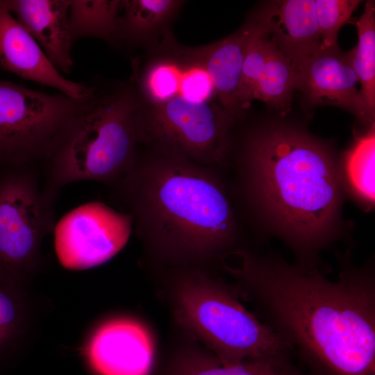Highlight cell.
<instances>
[{"mask_svg":"<svg viewBox=\"0 0 375 375\" xmlns=\"http://www.w3.org/2000/svg\"><path fill=\"white\" fill-rule=\"evenodd\" d=\"M95 86L45 159L47 180L42 191L52 205L59 190L74 182L116 186L136 159L140 104L133 85H120L107 92Z\"/></svg>","mask_w":375,"mask_h":375,"instance_id":"cell-4","label":"cell"},{"mask_svg":"<svg viewBox=\"0 0 375 375\" xmlns=\"http://www.w3.org/2000/svg\"><path fill=\"white\" fill-rule=\"evenodd\" d=\"M171 36L152 49V56L135 72L132 85L142 104L156 106L180 97L186 78L201 61L200 47H182Z\"/></svg>","mask_w":375,"mask_h":375,"instance_id":"cell-14","label":"cell"},{"mask_svg":"<svg viewBox=\"0 0 375 375\" xmlns=\"http://www.w3.org/2000/svg\"><path fill=\"white\" fill-rule=\"evenodd\" d=\"M4 3L56 69L69 74L74 65L68 22L69 0H4Z\"/></svg>","mask_w":375,"mask_h":375,"instance_id":"cell-15","label":"cell"},{"mask_svg":"<svg viewBox=\"0 0 375 375\" xmlns=\"http://www.w3.org/2000/svg\"><path fill=\"white\" fill-rule=\"evenodd\" d=\"M85 355L99 375H148L153 361V342L140 323L115 319L94 332Z\"/></svg>","mask_w":375,"mask_h":375,"instance_id":"cell-11","label":"cell"},{"mask_svg":"<svg viewBox=\"0 0 375 375\" xmlns=\"http://www.w3.org/2000/svg\"><path fill=\"white\" fill-rule=\"evenodd\" d=\"M116 187L138 235L167 258L206 259L235 240L234 211L213 167L149 149Z\"/></svg>","mask_w":375,"mask_h":375,"instance_id":"cell-2","label":"cell"},{"mask_svg":"<svg viewBox=\"0 0 375 375\" xmlns=\"http://www.w3.org/2000/svg\"><path fill=\"white\" fill-rule=\"evenodd\" d=\"M183 1L124 0L120 1L116 44L146 46L151 49L160 38L170 33L169 27L178 14Z\"/></svg>","mask_w":375,"mask_h":375,"instance_id":"cell-16","label":"cell"},{"mask_svg":"<svg viewBox=\"0 0 375 375\" xmlns=\"http://www.w3.org/2000/svg\"><path fill=\"white\" fill-rule=\"evenodd\" d=\"M224 267L244 287L265 322L329 375H375V281L344 267L331 280L314 264L237 251Z\"/></svg>","mask_w":375,"mask_h":375,"instance_id":"cell-1","label":"cell"},{"mask_svg":"<svg viewBox=\"0 0 375 375\" xmlns=\"http://www.w3.org/2000/svg\"><path fill=\"white\" fill-rule=\"evenodd\" d=\"M250 34L248 24L231 35L201 47L219 103L233 118L240 112L238 91Z\"/></svg>","mask_w":375,"mask_h":375,"instance_id":"cell-17","label":"cell"},{"mask_svg":"<svg viewBox=\"0 0 375 375\" xmlns=\"http://www.w3.org/2000/svg\"><path fill=\"white\" fill-rule=\"evenodd\" d=\"M360 3L357 0H315L321 49H339V31L349 22Z\"/></svg>","mask_w":375,"mask_h":375,"instance_id":"cell-23","label":"cell"},{"mask_svg":"<svg viewBox=\"0 0 375 375\" xmlns=\"http://www.w3.org/2000/svg\"><path fill=\"white\" fill-rule=\"evenodd\" d=\"M295 83V72L291 62L270 42L266 61L253 90V100L259 99L286 113L290 108Z\"/></svg>","mask_w":375,"mask_h":375,"instance_id":"cell-20","label":"cell"},{"mask_svg":"<svg viewBox=\"0 0 375 375\" xmlns=\"http://www.w3.org/2000/svg\"><path fill=\"white\" fill-rule=\"evenodd\" d=\"M242 170L253 203L301 256L310 258L331 239L340 191L333 160L320 144L290 130L255 135Z\"/></svg>","mask_w":375,"mask_h":375,"instance_id":"cell-3","label":"cell"},{"mask_svg":"<svg viewBox=\"0 0 375 375\" xmlns=\"http://www.w3.org/2000/svg\"><path fill=\"white\" fill-rule=\"evenodd\" d=\"M130 213L104 203H84L64 215L54 226V245L62 267L83 270L102 265L126 245L131 233Z\"/></svg>","mask_w":375,"mask_h":375,"instance_id":"cell-9","label":"cell"},{"mask_svg":"<svg viewBox=\"0 0 375 375\" xmlns=\"http://www.w3.org/2000/svg\"><path fill=\"white\" fill-rule=\"evenodd\" d=\"M90 97L75 100L0 80V167L45 160Z\"/></svg>","mask_w":375,"mask_h":375,"instance_id":"cell-7","label":"cell"},{"mask_svg":"<svg viewBox=\"0 0 375 375\" xmlns=\"http://www.w3.org/2000/svg\"><path fill=\"white\" fill-rule=\"evenodd\" d=\"M7 282L0 279V349L15 336L19 316L16 299L6 288Z\"/></svg>","mask_w":375,"mask_h":375,"instance_id":"cell-24","label":"cell"},{"mask_svg":"<svg viewBox=\"0 0 375 375\" xmlns=\"http://www.w3.org/2000/svg\"><path fill=\"white\" fill-rule=\"evenodd\" d=\"M293 68L295 88L311 103L335 106L370 119L347 53L320 48Z\"/></svg>","mask_w":375,"mask_h":375,"instance_id":"cell-12","label":"cell"},{"mask_svg":"<svg viewBox=\"0 0 375 375\" xmlns=\"http://www.w3.org/2000/svg\"><path fill=\"white\" fill-rule=\"evenodd\" d=\"M120 1L69 0L68 22L72 41L93 37L115 44Z\"/></svg>","mask_w":375,"mask_h":375,"instance_id":"cell-18","label":"cell"},{"mask_svg":"<svg viewBox=\"0 0 375 375\" xmlns=\"http://www.w3.org/2000/svg\"><path fill=\"white\" fill-rule=\"evenodd\" d=\"M177 287V321L222 363L281 357L293 349L233 292L203 272L182 275Z\"/></svg>","mask_w":375,"mask_h":375,"instance_id":"cell-5","label":"cell"},{"mask_svg":"<svg viewBox=\"0 0 375 375\" xmlns=\"http://www.w3.org/2000/svg\"><path fill=\"white\" fill-rule=\"evenodd\" d=\"M47 201L27 165L0 171V278L16 280L32 267L44 235L54 227Z\"/></svg>","mask_w":375,"mask_h":375,"instance_id":"cell-8","label":"cell"},{"mask_svg":"<svg viewBox=\"0 0 375 375\" xmlns=\"http://www.w3.org/2000/svg\"><path fill=\"white\" fill-rule=\"evenodd\" d=\"M283 357L224 364L215 357L190 360L179 375H292L283 363Z\"/></svg>","mask_w":375,"mask_h":375,"instance_id":"cell-21","label":"cell"},{"mask_svg":"<svg viewBox=\"0 0 375 375\" xmlns=\"http://www.w3.org/2000/svg\"><path fill=\"white\" fill-rule=\"evenodd\" d=\"M358 42L347 53L360 84V92L370 119L375 110V6L374 1L366 3L364 11L356 22Z\"/></svg>","mask_w":375,"mask_h":375,"instance_id":"cell-19","label":"cell"},{"mask_svg":"<svg viewBox=\"0 0 375 375\" xmlns=\"http://www.w3.org/2000/svg\"><path fill=\"white\" fill-rule=\"evenodd\" d=\"M139 103L140 144L210 167L227 158L233 117L219 103L181 97L156 106Z\"/></svg>","mask_w":375,"mask_h":375,"instance_id":"cell-6","label":"cell"},{"mask_svg":"<svg viewBox=\"0 0 375 375\" xmlns=\"http://www.w3.org/2000/svg\"><path fill=\"white\" fill-rule=\"evenodd\" d=\"M0 66L22 78L51 87L75 100L90 97L94 85L65 78L30 33L0 1Z\"/></svg>","mask_w":375,"mask_h":375,"instance_id":"cell-10","label":"cell"},{"mask_svg":"<svg viewBox=\"0 0 375 375\" xmlns=\"http://www.w3.org/2000/svg\"><path fill=\"white\" fill-rule=\"evenodd\" d=\"M375 161V134L373 125L370 131L360 138L351 149L347 159V169L356 192L374 202Z\"/></svg>","mask_w":375,"mask_h":375,"instance_id":"cell-22","label":"cell"},{"mask_svg":"<svg viewBox=\"0 0 375 375\" xmlns=\"http://www.w3.org/2000/svg\"><path fill=\"white\" fill-rule=\"evenodd\" d=\"M253 22L292 66L321 48L315 0L274 1Z\"/></svg>","mask_w":375,"mask_h":375,"instance_id":"cell-13","label":"cell"}]
</instances>
